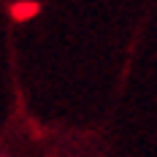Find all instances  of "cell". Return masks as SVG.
<instances>
[{"label": "cell", "mask_w": 157, "mask_h": 157, "mask_svg": "<svg viewBox=\"0 0 157 157\" xmlns=\"http://www.w3.org/2000/svg\"><path fill=\"white\" fill-rule=\"evenodd\" d=\"M38 11H41V6H38V3H30V0L11 6V14H14L16 22H27V19H30V16H35Z\"/></svg>", "instance_id": "cell-1"}, {"label": "cell", "mask_w": 157, "mask_h": 157, "mask_svg": "<svg viewBox=\"0 0 157 157\" xmlns=\"http://www.w3.org/2000/svg\"><path fill=\"white\" fill-rule=\"evenodd\" d=\"M0 157H6V155H0Z\"/></svg>", "instance_id": "cell-2"}]
</instances>
